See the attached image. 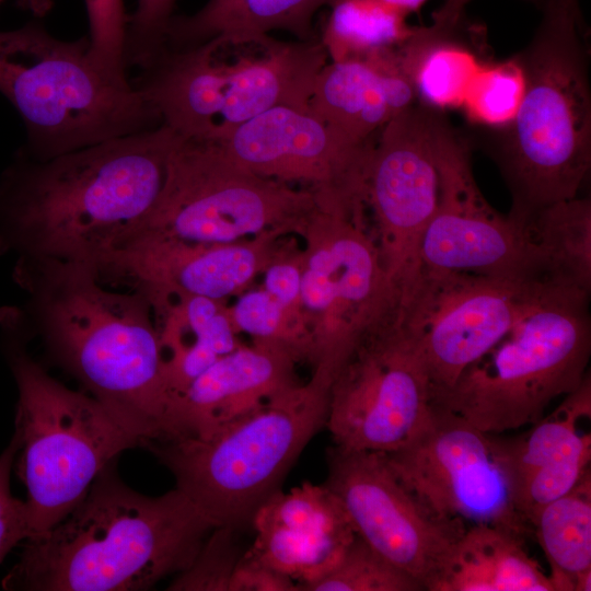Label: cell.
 Returning a JSON list of instances; mask_svg holds the SVG:
<instances>
[{
    "instance_id": "30",
    "label": "cell",
    "mask_w": 591,
    "mask_h": 591,
    "mask_svg": "<svg viewBox=\"0 0 591 591\" xmlns=\"http://www.w3.org/2000/svg\"><path fill=\"white\" fill-rule=\"evenodd\" d=\"M523 93L524 79L517 58L490 60L472 79L461 107L472 123L500 130L514 119Z\"/></svg>"
},
{
    "instance_id": "14",
    "label": "cell",
    "mask_w": 591,
    "mask_h": 591,
    "mask_svg": "<svg viewBox=\"0 0 591 591\" xmlns=\"http://www.w3.org/2000/svg\"><path fill=\"white\" fill-rule=\"evenodd\" d=\"M431 406L424 361L395 320L362 339L335 375L325 428L336 447L390 453L425 426Z\"/></svg>"
},
{
    "instance_id": "41",
    "label": "cell",
    "mask_w": 591,
    "mask_h": 591,
    "mask_svg": "<svg viewBox=\"0 0 591 591\" xmlns=\"http://www.w3.org/2000/svg\"><path fill=\"white\" fill-rule=\"evenodd\" d=\"M382 1L406 15L418 11L427 2V0H382Z\"/></svg>"
},
{
    "instance_id": "5",
    "label": "cell",
    "mask_w": 591,
    "mask_h": 591,
    "mask_svg": "<svg viewBox=\"0 0 591 591\" xmlns=\"http://www.w3.org/2000/svg\"><path fill=\"white\" fill-rule=\"evenodd\" d=\"M327 61L318 38L224 34L184 48L163 47L132 84L178 136L220 142L275 106L308 108Z\"/></svg>"
},
{
    "instance_id": "13",
    "label": "cell",
    "mask_w": 591,
    "mask_h": 591,
    "mask_svg": "<svg viewBox=\"0 0 591 591\" xmlns=\"http://www.w3.org/2000/svg\"><path fill=\"white\" fill-rule=\"evenodd\" d=\"M543 283L420 269L396 323L420 354L431 402L509 332Z\"/></svg>"
},
{
    "instance_id": "7",
    "label": "cell",
    "mask_w": 591,
    "mask_h": 591,
    "mask_svg": "<svg viewBox=\"0 0 591 591\" xmlns=\"http://www.w3.org/2000/svg\"><path fill=\"white\" fill-rule=\"evenodd\" d=\"M332 380L314 370L206 438L148 447L215 528L251 524L301 452L325 428Z\"/></svg>"
},
{
    "instance_id": "38",
    "label": "cell",
    "mask_w": 591,
    "mask_h": 591,
    "mask_svg": "<svg viewBox=\"0 0 591 591\" xmlns=\"http://www.w3.org/2000/svg\"><path fill=\"white\" fill-rule=\"evenodd\" d=\"M229 591H299L291 578L242 554L231 577Z\"/></svg>"
},
{
    "instance_id": "39",
    "label": "cell",
    "mask_w": 591,
    "mask_h": 591,
    "mask_svg": "<svg viewBox=\"0 0 591 591\" xmlns=\"http://www.w3.org/2000/svg\"><path fill=\"white\" fill-rule=\"evenodd\" d=\"M471 0H444L442 5L432 14V23L450 26L465 15V7Z\"/></svg>"
},
{
    "instance_id": "8",
    "label": "cell",
    "mask_w": 591,
    "mask_h": 591,
    "mask_svg": "<svg viewBox=\"0 0 591 591\" xmlns=\"http://www.w3.org/2000/svg\"><path fill=\"white\" fill-rule=\"evenodd\" d=\"M0 93L25 126L20 150L37 160L161 124L127 76L93 62L88 36L60 39L37 22L0 32Z\"/></svg>"
},
{
    "instance_id": "20",
    "label": "cell",
    "mask_w": 591,
    "mask_h": 591,
    "mask_svg": "<svg viewBox=\"0 0 591 591\" xmlns=\"http://www.w3.org/2000/svg\"><path fill=\"white\" fill-rule=\"evenodd\" d=\"M299 361L300 356L282 343L254 339L251 346L240 345L170 397L162 442L215 433L298 384Z\"/></svg>"
},
{
    "instance_id": "2",
    "label": "cell",
    "mask_w": 591,
    "mask_h": 591,
    "mask_svg": "<svg viewBox=\"0 0 591 591\" xmlns=\"http://www.w3.org/2000/svg\"><path fill=\"white\" fill-rule=\"evenodd\" d=\"M20 311L53 359L72 374L141 447L163 441L167 394L160 337L147 297L106 286L94 267L16 258Z\"/></svg>"
},
{
    "instance_id": "4",
    "label": "cell",
    "mask_w": 591,
    "mask_h": 591,
    "mask_svg": "<svg viewBox=\"0 0 591 591\" xmlns=\"http://www.w3.org/2000/svg\"><path fill=\"white\" fill-rule=\"evenodd\" d=\"M541 13L514 57L524 93L500 129L493 157L511 195L509 215L525 219L578 196L591 167L589 44L579 0H526Z\"/></svg>"
},
{
    "instance_id": "42",
    "label": "cell",
    "mask_w": 591,
    "mask_h": 591,
    "mask_svg": "<svg viewBox=\"0 0 591 591\" xmlns=\"http://www.w3.org/2000/svg\"><path fill=\"white\" fill-rule=\"evenodd\" d=\"M2 2V0H0V3Z\"/></svg>"
},
{
    "instance_id": "21",
    "label": "cell",
    "mask_w": 591,
    "mask_h": 591,
    "mask_svg": "<svg viewBox=\"0 0 591 591\" xmlns=\"http://www.w3.org/2000/svg\"><path fill=\"white\" fill-rule=\"evenodd\" d=\"M591 376L520 436L507 437L517 506L531 524L591 471ZM533 528V526H532Z\"/></svg>"
},
{
    "instance_id": "18",
    "label": "cell",
    "mask_w": 591,
    "mask_h": 591,
    "mask_svg": "<svg viewBox=\"0 0 591 591\" xmlns=\"http://www.w3.org/2000/svg\"><path fill=\"white\" fill-rule=\"evenodd\" d=\"M326 457L323 484L343 503L355 533L430 591L467 528L426 509L394 474L384 453L334 445Z\"/></svg>"
},
{
    "instance_id": "28",
    "label": "cell",
    "mask_w": 591,
    "mask_h": 591,
    "mask_svg": "<svg viewBox=\"0 0 591 591\" xmlns=\"http://www.w3.org/2000/svg\"><path fill=\"white\" fill-rule=\"evenodd\" d=\"M554 591L591 590V471L546 503L533 523Z\"/></svg>"
},
{
    "instance_id": "10",
    "label": "cell",
    "mask_w": 591,
    "mask_h": 591,
    "mask_svg": "<svg viewBox=\"0 0 591 591\" xmlns=\"http://www.w3.org/2000/svg\"><path fill=\"white\" fill-rule=\"evenodd\" d=\"M318 208L309 190L248 171L218 142L178 136L160 197L114 250L150 244L209 246L247 235L303 234Z\"/></svg>"
},
{
    "instance_id": "36",
    "label": "cell",
    "mask_w": 591,
    "mask_h": 591,
    "mask_svg": "<svg viewBox=\"0 0 591 591\" xmlns=\"http://www.w3.org/2000/svg\"><path fill=\"white\" fill-rule=\"evenodd\" d=\"M14 436L0 454V563L21 542L30 537L25 502L13 497L10 475L18 452Z\"/></svg>"
},
{
    "instance_id": "33",
    "label": "cell",
    "mask_w": 591,
    "mask_h": 591,
    "mask_svg": "<svg viewBox=\"0 0 591 591\" xmlns=\"http://www.w3.org/2000/svg\"><path fill=\"white\" fill-rule=\"evenodd\" d=\"M234 529L215 528L193 564L176 575L167 590L229 591L231 577L242 556Z\"/></svg>"
},
{
    "instance_id": "22",
    "label": "cell",
    "mask_w": 591,
    "mask_h": 591,
    "mask_svg": "<svg viewBox=\"0 0 591 591\" xmlns=\"http://www.w3.org/2000/svg\"><path fill=\"white\" fill-rule=\"evenodd\" d=\"M416 103L414 82L395 47L327 61L316 76L308 109L346 136L369 141Z\"/></svg>"
},
{
    "instance_id": "19",
    "label": "cell",
    "mask_w": 591,
    "mask_h": 591,
    "mask_svg": "<svg viewBox=\"0 0 591 591\" xmlns=\"http://www.w3.org/2000/svg\"><path fill=\"white\" fill-rule=\"evenodd\" d=\"M251 524L256 535L245 553L291 578L299 591L331 572L356 536L337 496L309 482L273 494Z\"/></svg>"
},
{
    "instance_id": "34",
    "label": "cell",
    "mask_w": 591,
    "mask_h": 591,
    "mask_svg": "<svg viewBox=\"0 0 591 591\" xmlns=\"http://www.w3.org/2000/svg\"><path fill=\"white\" fill-rule=\"evenodd\" d=\"M89 20V56L101 69L126 74L127 15L123 0H84Z\"/></svg>"
},
{
    "instance_id": "23",
    "label": "cell",
    "mask_w": 591,
    "mask_h": 591,
    "mask_svg": "<svg viewBox=\"0 0 591 591\" xmlns=\"http://www.w3.org/2000/svg\"><path fill=\"white\" fill-rule=\"evenodd\" d=\"M486 31L464 15L451 26H414L397 50L412 77L418 103L438 111L461 107L486 58Z\"/></svg>"
},
{
    "instance_id": "32",
    "label": "cell",
    "mask_w": 591,
    "mask_h": 591,
    "mask_svg": "<svg viewBox=\"0 0 591 591\" xmlns=\"http://www.w3.org/2000/svg\"><path fill=\"white\" fill-rule=\"evenodd\" d=\"M230 316L235 332H244L254 339L282 343L302 361L311 362L312 345L303 313L285 308L265 289L240 297L230 309Z\"/></svg>"
},
{
    "instance_id": "9",
    "label": "cell",
    "mask_w": 591,
    "mask_h": 591,
    "mask_svg": "<svg viewBox=\"0 0 591 591\" xmlns=\"http://www.w3.org/2000/svg\"><path fill=\"white\" fill-rule=\"evenodd\" d=\"M589 298L543 283L509 332L432 404L495 434L538 421L589 373Z\"/></svg>"
},
{
    "instance_id": "37",
    "label": "cell",
    "mask_w": 591,
    "mask_h": 591,
    "mask_svg": "<svg viewBox=\"0 0 591 591\" xmlns=\"http://www.w3.org/2000/svg\"><path fill=\"white\" fill-rule=\"evenodd\" d=\"M264 271V289L285 308L302 312V252L280 247Z\"/></svg>"
},
{
    "instance_id": "3",
    "label": "cell",
    "mask_w": 591,
    "mask_h": 591,
    "mask_svg": "<svg viewBox=\"0 0 591 591\" xmlns=\"http://www.w3.org/2000/svg\"><path fill=\"white\" fill-rule=\"evenodd\" d=\"M213 529L178 488L144 496L126 486L109 464L61 521L24 541L2 588L146 590L186 570Z\"/></svg>"
},
{
    "instance_id": "15",
    "label": "cell",
    "mask_w": 591,
    "mask_h": 591,
    "mask_svg": "<svg viewBox=\"0 0 591 591\" xmlns=\"http://www.w3.org/2000/svg\"><path fill=\"white\" fill-rule=\"evenodd\" d=\"M442 112L416 103L376 135L370 160L366 206L398 308L420 273V246L439 198L436 132Z\"/></svg>"
},
{
    "instance_id": "26",
    "label": "cell",
    "mask_w": 591,
    "mask_h": 591,
    "mask_svg": "<svg viewBox=\"0 0 591 591\" xmlns=\"http://www.w3.org/2000/svg\"><path fill=\"white\" fill-rule=\"evenodd\" d=\"M337 0H208L195 14L172 18L164 46L184 48L224 34L285 31L298 40L317 39L314 14Z\"/></svg>"
},
{
    "instance_id": "31",
    "label": "cell",
    "mask_w": 591,
    "mask_h": 591,
    "mask_svg": "<svg viewBox=\"0 0 591 591\" xmlns=\"http://www.w3.org/2000/svg\"><path fill=\"white\" fill-rule=\"evenodd\" d=\"M422 586L356 534L338 565L303 591H422Z\"/></svg>"
},
{
    "instance_id": "12",
    "label": "cell",
    "mask_w": 591,
    "mask_h": 591,
    "mask_svg": "<svg viewBox=\"0 0 591 591\" xmlns=\"http://www.w3.org/2000/svg\"><path fill=\"white\" fill-rule=\"evenodd\" d=\"M384 454L401 483L436 517L524 537L533 532L517 506L507 437L432 404L425 426Z\"/></svg>"
},
{
    "instance_id": "25",
    "label": "cell",
    "mask_w": 591,
    "mask_h": 591,
    "mask_svg": "<svg viewBox=\"0 0 591 591\" xmlns=\"http://www.w3.org/2000/svg\"><path fill=\"white\" fill-rule=\"evenodd\" d=\"M430 591H554L525 548V537L509 530L468 526L452 548Z\"/></svg>"
},
{
    "instance_id": "1",
    "label": "cell",
    "mask_w": 591,
    "mask_h": 591,
    "mask_svg": "<svg viewBox=\"0 0 591 591\" xmlns=\"http://www.w3.org/2000/svg\"><path fill=\"white\" fill-rule=\"evenodd\" d=\"M178 135L164 124L0 175V255L99 266L150 212Z\"/></svg>"
},
{
    "instance_id": "24",
    "label": "cell",
    "mask_w": 591,
    "mask_h": 591,
    "mask_svg": "<svg viewBox=\"0 0 591 591\" xmlns=\"http://www.w3.org/2000/svg\"><path fill=\"white\" fill-rule=\"evenodd\" d=\"M163 362V376L170 397L241 344L235 338L230 309L222 300L181 296L152 305Z\"/></svg>"
},
{
    "instance_id": "17",
    "label": "cell",
    "mask_w": 591,
    "mask_h": 591,
    "mask_svg": "<svg viewBox=\"0 0 591 591\" xmlns=\"http://www.w3.org/2000/svg\"><path fill=\"white\" fill-rule=\"evenodd\" d=\"M439 198L420 246V269L510 279L534 278L520 220L484 197L470 142L441 114L436 132Z\"/></svg>"
},
{
    "instance_id": "40",
    "label": "cell",
    "mask_w": 591,
    "mask_h": 591,
    "mask_svg": "<svg viewBox=\"0 0 591 591\" xmlns=\"http://www.w3.org/2000/svg\"><path fill=\"white\" fill-rule=\"evenodd\" d=\"M18 5L36 18L46 15L53 8V0H16Z\"/></svg>"
},
{
    "instance_id": "29",
    "label": "cell",
    "mask_w": 591,
    "mask_h": 591,
    "mask_svg": "<svg viewBox=\"0 0 591 591\" xmlns=\"http://www.w3.org/2000/svg\"><path fill=\"white\" fill-rule=\"evenodd\" d=\"M406 16L382 0H337L318 40L328 61L361 58L404 43L414 31Z\"/></svg>"
},
{
    "instance_id": "11",
    "label": "cell",
    "mask_w": 591,
    "mask_h": 591,
    "mask_svg": "<svg viewBox=\"0 0 591 591\" xmlns=\"http://www.w3.org/2000/svg\"><path fill=\"white\" fill-rule=\"evenodd\" d=\"M302 235L300 303L312 363L334 380L362 339L396 320L398 302L364 217L318 208Z\"/></svg>"
},
{
    "instance_id": "6",
    "label": "cell",
    "mask_w": 591,
    "mask_h": 591,
    "mask_svg": "<svg viewBox=\"0 0 591 591\" xmlns=\"http://www.w3.org/2000/svg\"><path fill=\"white\" fill-rule=\"evenodd\" d=\"M0 327L19 393L14 466L27 491L31 538L61 521L99 474L139 442L94 397L68 389L27 354L28 334L12 309L0 312Z\"/></svg>"
},
{
    "instance_id": "35",
    "label": "cell",
    "mask_w": 591,
    "mask_h": 591,
    "mask_svg": "<svg viewBox=\"0 0 591 591\" xmlns=\"http://www.w3.org/2000/svg\"><path fill=\"white\" fill-rule=\"evenodd\" d=\"M175 0H137L127 18L126 63L146 66L163 47Z\"/></svg>"
},
{
    "instance_id": "27",
    "label": "cell",
    "mask_w": 591,
    "mask_h": 591,
    "mask_svg": "<svg viewBox=\"0 0 591 591\" xmlns=\"http://www.w3.org/2000/svg\"><path fill=\"white\" fill-rule=\"evenodd\" d=\"M519 220V219H518ZM537 280L591 290V200L566 199L520 220Z\"/></svg>"
},
{
    "instance_id": "16",
    "label": "cell",
    "mask_w": 591,
    "mask_h": 591,
    "mask_svg": "<svg viewBox=\"0 0 591 591\" xmlns=\"http://www.w3.org/2000/svg\"><path fill=\"white\" fill-rule=\"evenodd\" d=\"M375 138L355 140L308 108L280 105L239 126L218 143L257 175L303 185L321 209L362 217Z\"/></svg>"
}]
</instances>
